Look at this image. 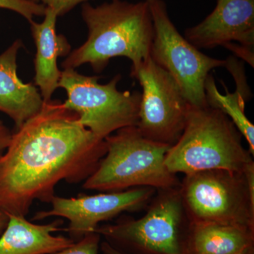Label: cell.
Here are the masks:
<instances>
[{"label":"cell","instance_id":"1","mask_svg":"<svg viewBox=\"0 0 254 254\" xmlns=\"http://www.w3.org/2000/svg\"><path fill=\"white\" fill-rule=\"evenodd\" d=\"M106 153V142L82 125L77 113L60 100L44 101L0 155V209L26 217L35 200L50 203L59 182H84Z\"/></svg>","mask_w":254,"mask_h":254},{"label":"cell","instance_id":"2","mask_svg":"<svg viewBox=\"0 0 254 254\" xmlns=\"http://www.w3.org/2000/svg\"><path fill=\"white\" fill-rule=\"evenodd\" d=\"M81 16L88 30L86 41L68 54L64 69L89 64L100 73L112 58L125 57L136 68L150 57L154 27L146 1L111 0L99 6L84 3Z\"/></svg>","mask_w":254,"mask_h":254},{"label":"cell","instance_id":"3","mask_svg":"<svg viewBox=\"0 0 254 254\" xmlns=\"http://www.w3.org/2000/svg\"><path fill=\"white\" fill-rule=\"evenodd\" d=\"M253 163V155L244 146L242 133L232 120L209 105H190L183 133L165 160L170 173L185 175L211 170L243 173Z\"/></svg>","mask_w":254,"mask_h":254},{"label":"cell","instance_id":"4","mask_svg":"<svg viewBox=\"0 0 254 254\" xmlns=\"http://www.w3.org/2000/svg\"><path fill=\"white\" fill-rule=\"evenodd\" d=\"M107 153L83 188L102 192L122 191L136 187L155 190L180 185L177 175L165 164L171 145L143 136L136 126L127 127L105 138Z\"/></svg>","mask_w":254,"mask_h":254},{"label":"cell","instance_id":"5","mask_svg":"<svg viewBox=\"0 0 254 254\" xmlns=\"http://www.w3.org/2000/svg\"><path fill=\"white\" fill-rule=\"evenodd\" d=\"M180 186L157 190L141 218L123 217L95 232L127 254H187L190 224Z\"/></svg>","mask_w":254,"mask_h":254},{"label":"cell","instance_id":"6","mask_svg":"<svg viewBox=\"0 0 254 254\" xmlns=\"http://www.w3.org/2000/svg\"><path fill=\"white\" fill-rule=\"evenodd\" d=\"M180 190L190 224L254 229V163L243 173L211 170L185 175Z\"/></svg>","mask_w":254,"mask_h":254},{"label":"cell","instance_id":"7","mask_svg":"<svg viewBox=\"0 0 254 254\" xmlns=\"http://www.w3.org/2000/svg\"><path fill=\"white\" fill-rule=\"evenodd\" d=\"M98 80V76H84L68 68L62 71L58 87L67 94L65 108L77 113L82 125L105 140L120 128L136 126L141 93L119 91L120 74L106 84Z\"/></svg>","mask_w":254,"mask_h":254},{"label":"cell","instance_id":"8","mask_svg":"<svg viewBox=\"0 0 254 254\" xmlns=\"http://www.w3.org/2000/svg\"><path fill=\"white\" fill-rule=\"evenodd\" d=\"M145 1L154 27L150 58L175 78L189 104L197 108L208 106L205 81L211 70L225 67L226 60L203 54L182 36L170 19L163 0Z\"/></svg>","mask_w":254,"mask_h":254},{"label":"cell","instance_id":"9","mask_svg":"<svg viewBox=\"0 0 254 254\" xmlns=\"http://www.w3.org/2000/svg\"><path fill=\"white\" fill-rule=\"evenodd\" d=\"M143 89L137 128L145 138L170 145L185 129L190 105L175 78L151 58L131 68Z\"/></svg>","mask_w":254,"mask_h":254},{"label":"cell","instance_id":"10","mask_svg":"<svg viewBox=\"0 0 254 254\" xmlns=\"http://www.w3.org/2000/svg\"><path fill=\"white\" fill-rule=\"evenodd\" d=\"M156 190L152 187H136L122 191L79 195L75 198L55 195L50 202L52 208L38 212L32 220L38 221L50 217L66 219L69 224L63 230L76 242L95 232L100 222L112 220L125 212L147 207Z\"/></svg>","mask_w":254,"mask_h":254},{"label":"cell","instance_id":"11","mask_svg":"<svg viewBox=\"0 0 254 254\" xmlns=\"http://www.w3.org/2000/svg\"><path fill=\"white\" fill-rule=\"evenodd\" d=\"M185 38L198 49L225 47L254 67V0H217L203 21L187 28Z\"/></svg>","mask_w":254,"mask_h":254},{"label":"cell","instance_id":"12","mask_svg":"<svg viewBox=\"0 0 254 254\" xmlns=\"http://www.w3.org/2000/svg\"><path fill=\"white\" fill-rule=\"evenodd\" d=\"M43 22L29 23L36 47L34 85L39 88L43 101H49L59 88L62 71L58 68V58L68 56L71 46L66 37L57 33L58 15L54 10L46 7Z\"/></svg>","mask_w":254,"mask_h":254},{"label":"cell","instance_id":"13","mask_svg":"<svg viewBox=\"0 0 254 254\" xmlns=\"http://www.w3.org/2000/svg\"><path fill=\"white\" fill-rule=\"evenodd\" d=\"M22 45L16 40L0 55V112L14 121L16 129L36 115L44 103L38 88L18 76L17 55Z\"/></svg>","mask_w":254,"mask_h":254},{"label":"cell","instance_id":"14","mask_svg":"<svg viewBox=\"0 0 254 254\" xmlns=\"http://www.w3.org/2000/svg\"><path fill=\"white\" fill-rule=\"evenodd\" d=\"M9 221L0 235V254H46L70 247V237L55 236L61 231L63 221L57 220L45 225L28 221L26 217L7 215Z\"/></svg>","mask_w":254,"mask_h":254},{"label":"cell","instance_id":"15","mask_svg":"<svg viewBox=\"0 0 254 254\" xmlns=\"http://www.w3.org/2000/svg\"><path fill=\"white\" fill-rule=\"evenodd\" d=\"M225 60V67L231 73L235 79L236 91L230 93L224 82L221 81L226 91V94H222L217 88L213 76L208 74L205 83V99L209 106L220 110L232 120L242 136L247 139L250 145L249 150L254 156V126L245 113L246 102L252 96L247 84L245 65L235 56L230 57Z\"/></svg>","mask_w":254,"mask_h":254},{"label":"cell","instance_id":"16","mask_svg":"<svg viewBox=\"0 0 254 254\" xmlns=\"http://www.w3.org/2000/svg\"><path fill=\"white\" fill-rule=\"evenodd\" d=\"M253 246V228L219 223L190 224L187 254H235Z\"/></svg>","mask_w":254,"mask_h":254},{"label":"cell","instance_id":"17","mask_svg":"<svg viewBox=\"0 0 254 254\" xmlns=\"http://www.w3.org/2000/svg\"><path fill=\"white\" fill-rule=\"evenodd\" d=\"M0 8L14 11L27 19L33 21L34 16H44L46 6L31 0H0Z\"/></svg>","mask_w":254,"mask_h":254},{"label":"cell","instance_id":"18","mask_svg":"<svg viewBox=\"0 0 254 254\" xmlns=\"http://www.w3.org/2000/svg\"><path fill=\"white\" fill-rule=\"evenodd\" d=\"M101 236L96 232L85 235L78 242L63 250L46 254H98Z\"/></svg>","mask_w":254,"mask_h":254},{"label":"cell","instance_id":"19","mask_svg":"<svg viewBox=\"0 0 254 254\" xmlns=\"http://www.w3.org/2000/svg\"><path fill=\"white\" fill-rule=\"evenodd\" d=\"M88 1L89 0H39L46 7L54 10L58 17L67 14L78 4Z\"/></svg>","mask_w":254,"mask_h":254},{"label":"cell","instance_id":"20","mask_svg":"<svg viewBox=\"0 0 254 254\" xmlns=\"http://www.w3.org/2000/svg\"><path fill=\"white\" fill-rule=\"evenodd\" d=\"M11 132L6 125L0 120V155L2 154L7 148L11 138Z\"/></svg>","mask_w":254,"mask_h":254},{"label":"cell","instance_id":"21","mask_svg":"<svg viewBox=\"0 0 254 254\" xmlns=\"http://www.w3.org/2000/svg\"><path fill=\"white\" fill-rule=\"evenodd\" d=\"M100 250L103 254H127L114 248L105 241L100 243Z\"/></svg>","mask_w":254,"mask_h":254},{"label":"cell","instance_id":"22","mask_svg":"<svg viewBox=\"0 0 254 254\" xmlns=\"http://www.w3.org/2000/svg\"><path fill=\"white\" fill-rule=\"evenodd\" d=\"M9 221V217L0 209V235H1Z\"/></svg>","mask_w":254,"mask_h":254},{"label":"cell","instance_id":"23","mask_svg":"<svg viewBox=\"0 0 254 254\" xmlns=\"http://www.w3.org/2000/svg\"><path fill=\"white\" fill-rule=\"evenodd\" d=\"M235 254H254V246L249 247V248L246 249V250Z\"/></svg>","mask_w":254,"mask_h":254},{"label":"cell","instance_id":"24","mask_svg":"<svg viewBox=\"0 0 254 254\" xmlns=\"http://www.w3.org/2000/svg\"><path fill=\"white\" fill-rule=\"evenodd\" d=\"M31 1H36V2H40L39 0H31Z\"/></svg>","mask_w":254,"mask_h":254}]
</instances>
